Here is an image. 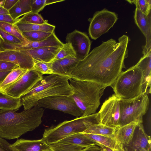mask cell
I'll return each instance as SVG.
<instances>
[{"label": "cell", "mask_w": 151, "mask_h": 151, "mask_svg": "<svg viewBox=\"0 0 151 151\" xmlns=\"http://www.w3.org/2000/svg\"><path fill=\"white\" fill-rule=\"evenodd\" d=\"M130 40L128 36L123 35L118 42L112 38L103 42L79 60L70 78L111 86L125 67L124 60L128 56Z\"/></svg>", "instance_id": "cell-1"}, {"label": "cell", "mask_w": 151, "mask_h": 151, "mask_svg": "<svg viewBox=\"0 0 151 151\" xmlns=\"http://www.w3.org/2000/svg\"><path fill=\"white\" fill-rule=\"evenodd\" d=\"M11 110H0V137L17 139L38 127L42 122L44 110L38 105L19 113Z\"/></svg>", "instance_id": "cell-2"}, {"label": "cell", "mask_w": 151, "mask_h": 151, "mask_svg": "<svg viewBox=\"0 0 151 151\" xmlns=\"http://www.w3.org/2000/svg\"><path fill=\"white\" fill-rule=\"evenodd\" d=\"M70 78L56 74L43 76L21 98L24 110L37 105L40 99L54 96H70L73 91L69 82Z\"/></svg>", "instance_id": "cell-3"}, {"label": "cell", "mask_w": 151, "mask_h": 151, "mask_svg": "<svg viewBox=\"0 0 151 151\" xmlns=\"http://www.w3.org/2000/svg\"><path fill=\"white\" fill-rule=\"evenodd\" d=\"M73 93L71 95L83 113V116L95 113L106 87L96 83L70 78Z\"/></svg>", "instance_id": "cell-4"}, {"label": "cell", "mask_w": 151, "mask_h": 151, "mask_svg": "<svg viewBox=\"0 0 151 151\" xmlns=\"http://www.w3.org/2000/svg\"><path fill=\"white\" fill-rule=\"evenodd\" d=\"M100 124L98 113L64 121L45 129L42 139L47 144L57 143L73 134L83 132L91 126Z\"/></svg>", "instance_id": "cell-5"}, {"label": "cell", "mask_w": 151, "mask_h": 151, "mask_svg": "<svg viewBox=\"0 0 151 151\" xmlns=\"http://www.w3.org/2000/svg\"><path fill=\"white\" fill-rule=\"evenodd\" d=\"M144 81L142 70L135 65L122 71L110 86L114 94L120 99H132L145 93Z\"/></svg>", "instance_id": "cell-6"}, {"label": "cell", "mask_w": 151, "mask_h": 151, "mask_svg": "<svg viewBox=\"0 0 151 151\" xmlns=\"http://www.w3.org/2000/svg\"><path fill=\"white\" fill-rule=\"evenodd\" d=\"M147 93H143L133 99H120V116L119 127L132 122H143V117L149 107Z\"/></svg>", "instance_id": "cell-7"}, {"label": "cell", "mask_w": 151, "mask_h": 151, "mask_svg": "<svg viewBox=\"0 0 151 151\" xmlns=\"http://www.w3.org/2000/svg\"><path fill=\"white\" fill-rule=\"evenodd\" d=\"M118 19L116 13L106 8L96 12L93 17L89 19V36L92 39L96 40L107 32L113 26Z\"/></svg>", "instance_id": "cell-8"}, {"label": "cell", "mask_w": 151, "mask_h": 151, "mask_svg": "<svg viewBox=\"0 0 151 151\" xmlns=\"http://www.w3.org/2000/svg\"><path fill=\"white\" fill-rule=\"evenodd\" d=\"M38 106L44 108L62 111L76 117L82 116L83 113L71 96H54L40 99Z\"/></svg>", "instance_id": "cell-9"}, {"label": "cell", "mask_w": 151, "mask_h": 151, "mask_svg": "<svg viewBox=\"0 0 151 151\" xmlns=\"http://www.w3.org/2000/svg\"><path fill=\"white\" fill-rule=\"evenodd\" d=\"M120 99L114 94L103 103L98 112L100 124L114 128L119 127Z\"/></svg>", "instance_id": "cell-10"}, {"label": "cell", "mask_w": 151, "mask_h": 151, "mask_svg": "<svg viewBox=\"0 0 151 151\" xmlns=\"http://www.w3.org/2000/svg\"><path fill=\"white\" fill-rule=\"evenodd\" d=\"M42 75L34 69L29 70L19 80L2 92L16 98H21L42 78Z\"/></svg>", "instance_id": "cell-11"}, {"label": "cell", "mask_w": 151, "mask_h": 151, "mask_svg": "<svg viewBox=\"0 0 151 151\" xmlns=\"http://www.w3.org/2000/svg\"><path fill=\"white\" fill-rule=\"evenodd\" d=\"M65 41L71 44L75 52L76 58L79 60H83L88 54L91 41L85 32L75 30L67 34Z\"/></svg>", "instance_id": "cell-12"}, {"label": "cell", "mask_w": 151, "mask_h": 151, "mask_svg": "<svg viewBox=\"0 0 151 151\" xmlns=\"http://www.w3.org/2000/svg\"><path fill=\"white\" fill-rule=\"evenodd\" d=\"M0 60L14 63L21 68L34 69V61L24 50H7L0 51Z\"/></svg>", "instance_id": "cell-13"}, {"label": "cell", "mask_w": 151, "mask_h": 151, "mask_svg": "<svg viewBox=\"0 0 151 151\" xmlns=\"http://www.w3.org/2000/svg\"><path fill=\"white\" fill-rule=\"evenodd\" d=\"M134 22L145 37V45L142 47V53L145 55L151 52V12L146 15L136 8Z\"/></svg>", "instance_id": "cell-14"}, {"label": "cell", "mask_w": 151, "mask_h": 151, "mask_svg": "<svg viewBox=\"0 0 151 151\" xmlns=\"http://www.w3.org/2000/svg\"><path fill=\"white\" fill-rule=\"evenodd\" d=\"M125 151H151V138L145 132L142 123L137 126L131 142L124 147Z\"/></svg>", "instance_id": "cell-15"}, {"label": "cell", "mask_w": 151, "mask_h": 151, "mask_svg": "<svg viewBox=\"0 0 151 151\" xmlns=\"http://www.w3.org/2000/svg\"><path fill=\"white\" fill-rule=\"evenodd\" d=\"M79 60L75 57L59 59L50 62V67L54 74L70 78L72 71Z\"/></svg>", "instance_id": "cell-16"}, {"label": "cell", "mask_w": 151, "mask_h": 151, "mask_svg": "<svg viewBox=\"0 0 151 151\" xmlns=\"http://www.w3.org/2000/svg\"><path fill=\"white\" fill-rule=\"evenodd\" d=\"M12 146L19 151H46L51 150L50 145L42 139L29 140L21 138L17 139Z\"/></svg>", "instance_id": "cell-17"}, {"label": "cell", "mask_w": 151, "mask_h": 151, "mask_svg": "<svg viewBox=\"0 0 151 151\" xmlns=\"http://www.w3.org/2000/svg\"><path fill=\"white\" fill-rule=\"evenodd\" d=\"M61 47H39L24 50L34 61L52 62Z\"/></svg>", "instance_id": "cell-18"}, {"label": "cell", "mask_w": 151, "mask_h": 151, "mask_svg": "<svg viewBox=\"0 0 151 151\" xmlns=\"http://www.w3.org/2000/svg\"><path fill=\"white\" fill-rule=\"evenodd\" d=\"M139 123H140L132 122L117 127L115 134L116 141L122 144L124 147L128 145L131 142L135 130Z\"/></svg>", "instance_id": "cell-19"}, {"label": "cell", "mask_w": 151, "mask_h": 151, "mask_svg": "<svg viewBox=\"0 0 151 151\" xmlns=\"http://www.w3.org/2000/svg\"><path fill=\"white\" fill-rule=\"evenodd\" d=\"M136 65L143 73L144 92L147 93L148 88L151 86V52L143 55Z\"/></svg>", "instance_id": "cell-20"}, {"label": "cell", "mask_w": 151, "mask_h": 151, "mask_svg": "<svg viewBox=\"0 0 151 151\" xmlns=\"http://www.w3.org/2000/svg\"><path fill=\"white\" fill-rule=\"evenodd\" d=\"M57 143L85 147L98 144L82 133H77L71 135L60 140Z\"/></svg>", "instance_id": "cell-21"}, {"label": "cell", "mask_w": 151, "mask_h": 151, "mask_svg": "<svg viewBox=\"0 0 151 151\" xmlns=\"http://www.w3.org/2000/svg\"><path fill=\"white\" fill-rule=\"evenodd\" d=\"M8 12L15 22L21 17L31 12L30 0H19Z\"/></svg>", "instance_id": "cell-22"}, {"label": "cell", "mask_w": 151, "mask_h": 151, "mask_svg": "<svg viewBox=\"0 0 151 151\" xmlns=\"http://www.w3.org/2000/svg\"><path fill=\"white\" fill-rule=\"evenodd\" d=\"M22 105L21 98H16L0 91V109L17 111Z\"/></svg>", "instance_id": "cell-23"}, {"label": "cell", "mask_w": 151, "mask_h": 151, "mask_svg": "<svg viewBox=\"0 0 151 151\" xmlns=\"http://www.w3.org/2000/svg\"><path fill=\"white\" fill-rule=\"evenodd\" d=\"M15 25L21 32L32 31H42L48 32H53L55 28V25L48 23L38 24L23 23H15Z\"/></svg>", "instance_id": "cell-24"}, {"label": "cell", "mask_w": 151, "mask_h": 151, "mask_svg": "<svg viewBox=\"0 0 151 151\" xmlns=\"http://www.w3.org/2000/svg\"><path fill=\"white\" fill-rule=\"evenodd\" d=\"M63 45L57 37L54 32L47 38L43 40L37 42H29L28 44L27 50L44 47H62Z\"/></svg>", "instance_id": "cell-25"}, {"label": "cell", "mask_w": 151, "mask_h": 151, "mask_svg": "<svg viewBox=\"0 0 151 151\" xmlns=\"http://www.w3.org/2000/svg\"><path fill=\"white\" fill-rule=\"evenodd\" d=\"M29 70L19 67L12 70L0 83V91L3 92L8 87L19 80Z\"/></svg>", "instance_id": "cell-26"}, {"label": "cell", "mask_w": 151, "mask_h": 151, "mask_svg": "<svg viewBox=\"0 0 151 151\" xmlns=\"http://www.w3.org/2000/svg\"><path fill=\"white\" fill-rule=\"evenodd\" d=\"M82 133L98 144L103 145L112 150L114 149L116 144L117 141L115 137Z\"/></svg>", "instance_id": "cell-27"}, {"label": "cell", "mask_w": 151, "mask_h": 151, "mask_svg": "<svg viewBox=\"0 0 151 151\" xmlns=\"http://www.w3.org/2000/svg\"><path fill=\"white\" fill-rule=\"evenodd\" d=\"M116 128L109 127L100 124H95L88 128L83 133L115 137Z\"/></svg>", "instance_id": "cell-28"}, {"label": "cell", "mask_w": 151, "mask_h": 151, "mask_svg": "<svg viewBox=\"0 0 151 151\" xmlns=\"http://www.w3.org/2000/svg\"><path fill=\"white\" fill-rule=\"evenodd\" d=\"M17 22L38 24H42L47 23L39 13H35L31 12L19 18L15 21L14 23Z\"/></svg>", "instance_id": "cell-29"}, {"label": "cell", "mask_w": 151, "mask_h": 151, "mask_svg": "<svg viewBox=\"0 0 151 151\" xmlns=\"http://www.w3.org/2000/svg\"><path fill=\"white\" fill-rule=\"evenodd\" d=\"M52 33L42 31H32L22 32L24 37L28 41L31 42H37L44 40Z\"/></svg>", "instance_id": "cell-30"}, {"label": "cell", "mask_w": 151, "mask_h": 151, "mask_svg": "<svg viewBox=\"0 0 151 151\" xmlns=\"http://www.w3.org/2000/svg\"><path fill=\"white\" fill-rule=\"evenodd\" d=\"M0 29L17 37L22 42L28 41L14 24L0 22Z\"/></svg>", "instance_id": "cell-31"}, {"label": "cell", "mask_w": 151, "mask_h": 151, "mask_svg": "<svg viewBox=\"0 0 151 151\" xmlns=\"http://www.w3.org/2000/svg\"><path fill=\"white\" fill-rule=\"evenodd\" d=\"M64 0H30L31 12L39 13L46 6Z\"/></svg>", "instance_id": "cell-32"}, {"label": "cell", "mask_w": 151, "mask_h": 151, "mask_svg": "<svg viewBox=\"0 0 151 151\" xmlns=\"http://www.w3.org/2000/svg\"><path fill=\"white\" fill-rule=\"evenodd\" d=\"M76 55L75 52L71 44L69 43H66L63 44V46L61 48L52 61L68 58H76Z\"/></svg>", "instance_id": "cell-33"}, {"label": "cell", "mask_w": 151, "mask_h": 151, "mask_svg": "<svg viewBox=\"0 0 151 151\" xmlns=\"http://www.w3.org/2000/svg\"><path fill=\"white\" fill-rule=\"evenodd\" d=\"M52 151H83L87 147L56 143L49 145Z\"/></svg>", "instance_id": "cell-34"}, {"label": "cell", "mask_w": 151, "mask_h": 151, "mask_svg": "<svg viewBox=\"0 0 151 151\" xmlns=\"http://www.w3.org/2000/svg\"><path fill=\"white\" fill-rule=\"evenodd\" d=\"M127 1L134 4L136 8L146 15L151 12V0H128Z\"/></svg>", "instance_id": "cell-35"}, {"label": "cell", "mask_w": 151, "mask_h": 151, "mask_svg": "<svg viewBox=\"0 0 151 151\" xmlns=\"http://www.w3.org/2000/svg\"><path fill=\"white\" fill-rule=\"evenodd\" d=\"M34 62V69L40 72L43 75L45 74H54L50 67V62Z\"/></svg>", "instance_id": "cell-36"}, {"label": "cell", "mask_w": 151, "mask_h": 151, "mask_svg": "<svg viewBox=\"0 0 151 151\" xmlns=\"http://www.w3.org/2000/svg\"><path fill=\"white\" fill-rule=\"evenodd\" d=\"M0 39L4 42L11 43H20L22 42L17 37L0 29Z\"/></svg>", "instance_id": "cell-37"}, {"label": "cell", "mask_w": 151, "mask_h": 151, "mask_svg": "<svg viewBox=\"0 0 151 151\" xmlns=\"http://www.w3.org/2000/svg\"><path fill=\"white\" fill-rule=\"evenodd\" d=\"M18 67V66L14 63L0 60V72L12 70Z\"/></svg>", "instance_id": "cell-38"}, {"label": "cell", "mask_w": 151, "mask_h": 151, "mask_svg": "<svg viewBox=\"0 0 151 151\" xmlns=\"http://www.w3.org/2000/svg\"><path fill=\"white\" fill-rule=\"evenodd\" d=\"M0 151H13L11 144L4 139L0 137Z\"/></svg>", "instance_id": "cell-39"}, {"label": "cell", "mask_w": 151, "mask_h": 151, "mask_svg": "<svg viewBox=\"0 0 151 151\" xmlns=\"http://www.w3.org/2000/svg\"><path fill=\"white\" fill-rule=\"evenodd\" d=\"M0 22L14 24V20L9 14L0 15Z\"/></svg>", "instance_id": "cell-40"}, {"label": "cell", "mask_w": 151, "mask_h": 151, "mask_svg": "<svg viewBox=\"0 0 151 151\" xmlns=\"http://www.w3.org/2000/svg\"><path fill=\"white\" fill-rule=\"evenodd\" d=\"M19 0H5L4 8L9 11L18 2Z\"/></svg>", "instance_id": "cell-41"}, {"label": "cell", "mask_w": 151, "mask_h": 151, "mask_svg": "<svg viewBox=\"0 0 151 151\" xmlns=\"http://www.w3.org/2000/svg\"><path fill=\"white\" fill-rule=\"evenodd\" d=\"M83 151H101V150L100 147L96 145L86 147Z\"/></svg>", "instance_id": "cell-42"}, {"label": "cell", "mask_w": 151, "mask_h": 151, "mask_svg": "<svg viewBox=\"0 0 151 151\" xmlns=\"http://www.w3.org/2000/svg\"><path fill=\"white\" fill-rule=\"evenodd\" d=\"M11 71L0 72V83L4 80L6 76Z\"/></svg>", "instance_id": "cell-43"}, {"label": "cell", "mask_w": 151, "mask_h": 151, "mask_svg": "<svg viewBox=\"0 0 151 151\" xmlns=\"http://www.w3.org/2000/svg\"><path fill=\"white\" fill-rule=\"evenodd\" d=\"M98 145L100 147L101 151H113V150L109 148L101 145L99 144Z\"/></svg>", "instance_id": "cell-44"}, {"label": "cell", "mask_w": 151, "mask_h": 151, "mask_svg": "<svg viewBox=\"0 0 151 151\" xmlns=\"http://www.w3.org/2000/svg\"><path fill=\"white\" fill-rule=\"evenodd\" d=\"M9 14L8 11L5 9L3 7L0 6V15Z\"/></svg>", "instance_id": "cell-45"}, {"label": "cell", "mask_w": 151, "mask_h": 151, "mask_svg": "<svg viewBox=\"0 0 151 151\" xmlns=\"http://www.w3.org/2000/svg\"><path fill=\"white\" fill-rule=\"evenodd\" d=\"M116 145L118 151H125L122 145L117 141Z\"/></svg>", "instance_id": "cell-46"}, {"label": "cell", "mask_w": 151, "mask_h": 151, "mask_svg": "<svg viewBox=\"0 0 151 151\" xmlns=\"http://www.w3.org/2000/svg\"><path fill=\"white\" fill-rule=\"evenodd\" d=\"M5 0H0V6L4 7Z\"/></svg>", "instance_id": "cell-47"}, {"label": "cell", "mask_w": 151, "mask_h": 151, "mask_svg": "<svg viewBox=\"0 0 151 151\" xmlns=\"http://www.w3.org/2000/svg\"><path fill=\"white\" fill-rule=\"evenodd\" d=\"M113 150V151H118V150L116 144V146L114 147V148Z\"/></svg>", "instance_id": "cell-48"}, {"label": "cell", "mask_w": 151, "mask_h": 151, "mask_svg": "<svg viewBox=\"0 0 151 151\" xmlns=\"http://www.w3.org/2000/svg\"><path fill=\"white\" fill-rule=\"evenodd\" d=\"M12 149L13 150V151H19L18 150H16V149H15V148L13 147L12 146ZM46 151H52V150L51 149V150Z\"/></svg>", "instance_id": "cell-49"}]
</instances>
